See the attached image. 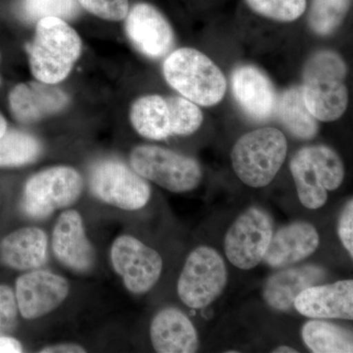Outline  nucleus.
Segmentation results:
<instances>
[{
	"label": "nucleus",
	"instance_id": "1",
	"mask_svg": "<svg viewBox=\"0 0 353 353\" xmlns=\"http://www.w3.org/2000/svg\"><path fill=\"white\" fill-rule=\"evenodd\" d=\"M26 50L34 78L55 85L68 77L82 52V41L66 21L46 17L37 22L36 34Z\"/></svg>",
	"mask_w": 353,
	"mask_h": 353
},
{
	"label": "nucleus",
	"instance_id": "2",
	"mask_svg": "<svg viewBox=\"0 0 353 353\" xmlns=\"http://www.w3.org/2000/svg\"><path fill=\"white\" fill-rule=\"evenodd\" d=\"M347 72L345 62L333 51H320L305 64L301 92L316 120L332 122L347 110L348 92L343 82Z\"/></svg>",
	"mask_w": 353,
	"mask_h": 353
},
{
	"label": "nucleus",
	"instance_id": "3",
	"mask_svg": "<svg viewBox=\"0 0 353 353\" xmlns=\"http://www.w3.org/2000/svg\"><path fill=\"white\" fill-rule=\"evenodd\" d=\"M163 74L174 90L199 105H215L226 94L224 74L210 58L194 48L173 51L165 59Z\"/></svg>",
	"mask_w": 353,
	"mask_h": 353
},
{
	"label": "nucleus",
	"instance_id": "4",
	"mask_svg": "<svg viewBox=\"0 0 353 353\" xmlns=\"http://www.w3.org/2000/svg\"><path fill=\"white\" fill-rule=\"evenodd\" d=\"M287 152V139L280 130L261 128L239 139L232 150V164L241 182L263 188L277 175Z\"/></svg>",
	"mask_w": 353,
	"mask_h": 353
},
{
	"label": "nucleus",
	"instance_id": "5",
	"mask_svg": "<svg viewBox=\"0 0 353 353\" xmlns=\"http://www.w3.org/2000/svg\"><path fill=\"white\" fill-rule=\"evenodd\" d=\"M290 172L305 208H321L328 199L327 190L338 189L345 169L340 157L326 146H308L299 150L292 161Z\"/></svg>",
	"mask_w": 353,
	"mask_h": 353
},
{
	"label": "nucleus",
	"instance_id": "6",
	"mask_svg": "<svg viewBox=\"0 0 353 353\" xmlns=\"http://www.w3.org/2000/svg\"><path fill=\"white\" fill-rule=\"evenodd\" d=\"M83 187L82 176L71 167H53L39 172L26 183L23 211L32 219H46L58 209L75 203Z\"/></svg>",
	"mask_w": 353,
	"mask_h": 353
},
{
	"label": "nucleus",
	"instance_id": "7",
	"mask_svg": "<svg viewBox=\"0 0 353 353\" xmlns=\"http://www.w3.org/2000/svg\"><path fill=\"white\" fill-rule=\"evenodd\" d=\"M130 163L139 176L170 192H189L201 183L196 160L159 146H138L131 153Z\"/></svg>",
	"mask_w": 353,
	"mask_h": 353
},
{
	"label": "nucleus",
	"instance_id": "8",
	"mask_svg": "<svg viewBox=\"0 0 353 353\" xmlns=\"http://www.w3.org/2000/svg\"><path fill=\"white\" fill-rule=\"evenodd\" d=\"M227 284V269L213 248L199 246L185 261L178 282L181 301L190 308L206 307L222 294Z\"/></svg>",
	"mask_w": 353,
	"mask_h": 353
},
{
	"label": "nucleus",
	"instance_id": "9",
	"mask_svg": "<svg viewBox=\"0 0 353 353\" xmlns=\"http://www.w3.org/2000/svg\"><path fill=\"white\" fill-rule=\"evenodd\" d=\"M90 187L97 199L124 210H138L152 194L145 178L117 160H104L90 173Z\"/></svg>",
	"mask_w": 353,
	"mask_h": 353
},
{
	"label": "nucleus",
	"instance_id": "10",
	"mask_svg": "<svg viewBox=\"0 0 353 353\" xmlns=\"http://www.w3.org/2000/svg\"><path fill=\"white\" fill-rule=\"evenodd\" d=\"M272 236L271 216L263 209H248L234 221L225 236L228 259L243 270L254 268L263 260Z\"/></svg>",
	"mask_w": 353,
	"mask_h": 353
},
{
	"label": "nucleus",
	"instance_id": "11",
	"mask_svg": "<svg viewBox=\"0 0 353 353\" xmlns=\"http://www.w3.org/2000/svg\"><path fill=\"white\" fill-rule=\"evenodd\" d=\"M111 261L127 289L136 294L152 290L159 280L163 267L157 250L131 236H121L114 241Z\"/></svg>",
	"mask_w": 353,
	"mask_h": 353
},
{
	"label": "nucleus",
	"instance_id": "12",
	"mask_svg": "<svg viewBox=\"0 0 353 353\" xmlns=\"http://www.w3.org/2000/svg\"><path fill=\"white\" fill-rule=\"evenodd\" d=\"M125 19L128 38L145 57L157 59L173 48V29L157 7L139 2L130 9Z\"/></svg>",
	"mask_w": 353,
	"mask_h": 353
},
{
	"label": "nucleus",
	"instance_id": "13",
	"mask_svg": "<svg viewBox=\"0 0 353 353\" xmlns=\"http://www.w3.org/2000/svg\"><path fill=\"white\" fill-rule=\"evenodd\" d=\"M69 283L51 272L26 273L16 281V301L25 319H37L57 308L68 296Z\"/></svg>",
	"mask_w": 353,
	"mask_h": 353
},
{
	"label": "nucleus",
	"instance_id": "14",
	"mask_svg": "<svg viewBox=\"0 0 353 353\" xmlns=\"http://www.w3.org/2000/svg\"><path fill=\"white\" fill-rule=\"evenodd\" d=\"M52 250L57 259L71 270L87 273L94 267V250L76 210H66L58 218L53 230Z\"/></svg>",
	"mask_w": 353,
	"mask_h": 353
},
{
	"label": "nucleus",
	"instance_id": "15",
	"mask_svg": "<svg viewBox=\"0 0 353 353\" xmlns=\"http://www.w3.org/2000/svg\"><path fill=\"white\" fill-rule=\"evenodd\" d=\"M294 307L306 317L318 319H353V281L312 285L296 297Z\"/></svg>",
	"mask_w": 353,
	"mask_h": 353
},
{
	"label": "nucleus",
	"instance_id": "16",
	"mask_svg": "<svg viewBox=\"0 0 353 353\" xmlns=\"http://www.w3.org/2000/svg\"><path fill=\"white\" fill-rule=\"evenodd\" d=\"M68 102L61 88L43 82L19 83L9 94L11 112L22 123L37 122L60 112Z\"/></svg>",
	"mask_w": 353,
	"mask_h": 353
},
{
	"label": "nucleus",
	"instance_id": "17",
	"mask_svg": "<svg viewBox=\"0 0 353 353\" xmlns=\"http://www.w3.org/2000/svg\"><path fill=\"white\" fill-rule=\"evenodd\" d=\"M232 87L236 101L253 119L266 120L275 112V90L268 77L256 67L248 65L234 70Z\"/></svg>",
	"mask_w": 353,
	"mask_h": 353
},
{
	"label": "nucleus",
	"instance_id": "18",
	"mask_svg": "<svg viewBox=\"0 0 353 353\" xmlns=\"http://www.w3.org/2000/svg\"><path fill=\"white\" fill-rule=\"evenodd\" d=\"M150 339L155 352L159 353H194L199 347L194 325L175 308L164 309L153 318Z\"/></svg>",
	"mask_w": 353,
	"mask_h": 353
},
{
	"label": "nucleus",
	"instance_id": "19",
	"mask_svg": "<svg viewBox=\"0 0 353 353\" xmlns=\"http://www.w3.org/2000/svg\"><path fill=\"white\" fill-rule=\"evenodd\" d=\"M319 234L308 223L296 222L272 236L264 260L272 267H284L307 259L319 246Z\"/></svg>",
	"mask_w": 353,
	"mask_h": 353
},
{
	"label": "nucleus",
	"instance_id": "20",
	"mask_svg": "<svg viewBox=\"0 0 353 353\" xmlns=\"http://www.w3.org/2000/svg\"><path fill=\"white\" fill-rule=\"evenodd\" d=\"M0 257L4 263L17 270L39 268L48 257V236L39 228L18 230L0 243Z\"/></svg>",
	"mask_w": 353,
	"mask_h": 353
},
{
	"label": "nucleus",
	"instance_id": "21",
	"mask_svg": "<svg viewBox=\"0 0 353 353\" xmlns=\"http://www.w3.org/2000/svg\"><path fill=\"white\" fill-rule=\"evenodd\" d=\"M324 278L325 271L314 265L279 272L272 276L265 285V301L277 310H289L301 292L322 282Z\"/></svg>",
	"mask_w": 353,
	"mask_h": 353
},
{
	"label": "nucleus",
	"instance_id": "22",
	"mask_svg": "<svg viewBox=\"0 0 353 353\" xmlns=\"http://www.w3.org/2000/svg\"><path fill=\"white\" fill-rule=\"evenodd\" d=\"M130 118L134 130L146 139L161 141L173 136L166 97L145 95L134 102Z\"/></svg>",
	"mask_w": 353,
	"mask_h": 353
},
{
	"label": "nucleus",
	"instance_id": "23",
	"mask_svg": "<svg viewBox=\"0 0 353 353\" xmlns=\"http://www.w3.org/2000/svg\"><path fill=\"white\" fill-rule=\"evenodd\" d=\"M304 343L315 353H352V332L331 323L312 320L303 328Z\"/></svg>",
	"mask_w": 353,
	"mask_h": 353
},
{
	"label": "nucleus",
	"instance_id": "24",
	"mask_svg": "<svg viewBox=\"0 0 353 353\" xmlns=\"http://www.w3.org/2000/svg\"><path fill=\"white\" fill-rule=\"evenodd\" d=\"M281 117L287 129L297 138H314L318 125L305 103L301 88H292L282 97L280 105Z\"/></svg>",
	"mask_w": 353,
	"mask_h": 353
},
{
	"label": "nucleus",
	"instance_id": "25",
	"mask_svg": "<svg viewBox=\"0 0 353 353\" xmlns=\"http://www.w3.org/2000/svg\"><path fill=\"white\" fill-rule=\"evenodd\" d=\"M41 152V143L27 132L6 130L0 138V167L32 163Z\"/></svg>",
	"mask_w": 353,
	"mask_h": 353
},
{
	"label": "nucleus",
	"instance_id": "26",
	"mask_svg": "<svg viewBox=\"0 0 353 353\" xmlns=\"http://www.w3.org/2000/svg\"><path fill=\"white\" fill-rule=\"evenodd\" d=\"M18 12L28 23L46 17L71 19L79 13V3L77 0H20Z\"/></svg>",
	"mask_w": 353,
	"mask_h": 353
},
{
	"label": "nucleus",
	"instance_id": "27",
	"mask_svg": "<svg viewBox=\"0 0 353 353\" xmlns=\"http://www.w3.org/2000/svg\"><path fill=\"white\" fill-rule=\"evenodd\" d=\"M350 0H313L309 13V25L317 34L333 32L350 10Z\"/></svg>",
	"mask_w": 353,
	"mask_h": 353
},
{
	"label": "nucleus",
	"instance_id": "28",
	"mask_svg": "<svg viewBox=\"0 0 353 353\" xmlns=\"http://www.w3.org/2000/svg\"><path fill=\"white\" fill-rule=\"evenodd\" d=\"M171 114L172 134L188 136L194 134L203 121L201 109L185 97H166Z\"/></svg>",
	"mask_w": 353,
	"mask_h": 353
},
{
	"label": "nucleus",
	"instance_id": "29",
	"mask_svg": "<svg viewBox=\"0 0 353 353\" xmlns=\"http://www.w3.org/2000/svg\"><path fill=\"white\" fill-rule=\"evenodd\" d=\"M253 11L267 19L292 22L305 12L306 0H245Z\"/></svg>",
	"mask_w": 353,
	"mask_h": 353
},
{
	"label": "nucleus",
	"instance_id": "30",
	"mask_svg": "<svg viewBox=\"0 0 353 353\" xmlns=\"http://www.w3.org/2000/svg\"><path fill=\"white\" fill-rule=\"evenodd\" d=\"M88 12L108 21L124 20L130 10L129 0H77Z\"/></svg>",
	"mask_w": 353,
	"mask_h": 353
},
{
	"label": "nucleus",
	"instance_id": "31",
	"mask_svg": "<svg viewBox=\"0 0 353 353\" xmlns=\"http://www.w3.org/2000/svg\"><path fill=\"white\" fill-rule=\"evenodd\" d=\"M18 321V304L13 290L0 285V336H8L16 328Z\"/></svg>",
	"mask_w": 353,
	"mask_h": 353
},
{
	"label": "nucleus",
	"instance_id": "32",
	"mask_svg": "<svg viewBox=\"0 0 353 353\" xmlns=\"http://www.w3.org/2000/svg\"><path fill=\"white\" fill-rule=\"evenodd\" d=\"M339 236L341 243L347 248L350 256H353V201L345 204L339 220Z\"/></svg>",
	"mask_w": 353,
	"mask_h": 353
},
{
	"label": "nucleus",
	"instance_id": "33",
	"mask_svg": "<svg viewBox=\"0 0 353 353\" xmlns=\"http://www.w3.org/2000/svg\"><path fill=\"white\" fill-rule=\"evenodd\" d=\"M41 353H85V350L77 343H60L41 348Z\"/></svg>",
	"mask_w": 353,
	"mask_h": 353
},
{
	"label": "nucleus",
	"instance_id": "34",
	"mask_svg": "<svg viewBox=\"0 0 353 353\" xmlns=\"http://www.w3.org/2000/svg\"><path fill=\"white\" fill-rule=\"evenodd\" d=\"M22 352V345L16 339L8 336H0V353H19Z\"/></svg>",
	"mask_w": 353,
	"mask_h": 353
},
{
	"label": "nucleus",
	"instance_id": "35",
	"mask_svg": "<svg viewBox=\"0 0 353 353\" xmlns=\"http://www.w3.org/2000/svg\"><path fill=\"white\" fill-rule=\"evenodd\" d=\"M274 353H296L297 350L290 347H279L273 352Z\"/></svg>",
	"mask_w": 353,
	"mask_h": 353
},
{
	"label": "nucleus",
	"instance_id": "36",
	"mask_svg": "<svg viewBox=\"0 0 353 353\" xmlns=\"http://www.w3.org/2000/svg\"><path fill=\"white\" fill-rule=\"evenodd\" d=\"M7 130V123L6 118L2 116V114L0 113V138L3 136L4 132H6Z\"/></svg>",
	"mask_w": 353,
	"mask_h": 353
},
{
	"label": "nucleus",
	"instance_id": "37",
	"mask_svg": "<svg viewBox=\"0 0 353 353\" xmlns=\"http://www.w3.org/2000/svg\"><path fill=\"white\" fill-rule=\"evenodd\" d=\"M0 83H1V80H0Z\"/></svg>",
	"mask_w": 353,
	"mask_h": 353
}]
</instances>
